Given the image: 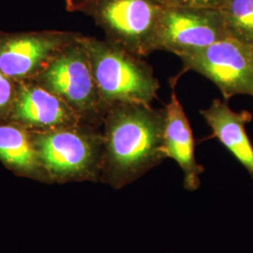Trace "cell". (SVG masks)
<instances>
[{"label":"cell","mask_w":253,"mask_h":253,"mask_svg":"<svg viewBox=\"0 0 253 253\" xmlns=\"http://www.w3.org/2000/svg\"><path fill=\"white\" fill-rule=\"evenodd\" d=\"M101 169L110 183L122 188L166 159L163 150L165 109L117 102L105 112Z\"/></svg>","instance_id":"6da1fadb"},{"label":"cell","mask_w":253,"mask_h":253,"mask_svg":"<svg viewBox=\"0 0 253 253\" xmlns=\"http://www.w3.org/2000/svg\"><path fill=\"white\" fill-rule=\"evenodd\" d=\"M84 42L105 112L117 102L150 104L157 98L160 82L143 57L108 41L84 37Z\"/></svg>","instance_id":"7a4b0ae2"},{"label":"cell","mask_w":253,"mask_h":253,"mask_svg":"<svg viewBox=\"0 0 253 253\" xmlns=\"http://www.w3.org/2000/svg\"><path fill=\"white\" fill-rule=\"evenodd\" d=\"M103 29L106 41L140 57L156 51V35L163 7L160 0H65Z\"/></svg>","instance_id":"3957f363"},{"label":"cell","mask_w":253,"mask_h":253,"mask_svg":"<svg viewBox=\"0 0 253 253\" xmlns=\"http://www.w3.org/2000/svg\"><path fill=\"white\" fill-rule=\"evenodd\" d=\"M80 35L37 74L36 84L61 98L85 124L102 122L105 109L95 81L87 49Z\"/></svg>","instance_id":"277c9868"},{"label":"cell","mask_w":253,"mask_h":253,"mask_svg":"<svg viewBox=\"0 0 253 253\" xmlns=\"http://www.w3.org/2000/svg\"><path fill=\"white\" fill-rule=\"evenodd\" d=\"M184 71L212 82L225 100L236 95L253 97V46L227 38L178 55Z\"/></svg>","instance_id":"5b68a950"},{"label":"cell","mask_w":253,"mask_h":253,"mask_svg":"<svg viewBox=\"0 0 253 253\" xmlns=\"http://www.w3.org/2000/svg\"><path fill=\"white\" fill-rule=\"evenodd\" d=\"M84 124L54 129L39 139L38 156L55 175L86 178L101 169L103 138Z\"/></svg>","instance_id":"8992f818"},{"label":"cell","mask_w":253,"mask_h":253,"mask_svg":"<svg viewBox=\"0 0 253 253\" xmlns=\"http://www.w3.org/2000/svg\"><path fill=\"white\" fill-rule=\"evenodd\" d=\"M227 38L220 9L164 6L157 27L156 51L178 56Z\"/></svg>","instance_id":"52a82bcc"},{"label":"cell","mask_w":253,"mask_h":253,"mask_svg":"<svg viewBox=\"0 0 253 253\" xmlns=\"http://www.w3.org/2000/svg\"><path fill=\"white\" fill-rule=\"evenodd\" d=\"M79 36L80 34L58 31H0V71L13 80L33 78L64 46Z\"/></svg>","instance_id":"ba28073f"},{"label":"cell","mask_w":253,"mask_h":253,"mask_svg":"<svg viewBox=\"0 0 253 253\" xmlns=\"http://www.w3.org/2000/svg\"><path fill=\"white\" fill-rule=\"evenodd\" d=\"M10 116L27 126L54 129L84 123L81 117L61 98L31 83L18 85Z\"/></svg>","instance_id":"9c48e42d"},{"label":"cell","mask_w":253,"mask_h":253,"mask_svg":"<svg viewBox=\"0 0 253 253\" xmlns=\"http://www.w3.org/2000/svg\"><path fill=\"white\" fill-rule=\"evenodd\" d=\"M165 127L163 150L166 159L170 158L179 165L184 174V188L190 191L198 190L200 175L205 168L197 163L195 145L189 119L185 114L174 89L170 102L165 106Z\"/></svg>","instance_id":"30bf717a"},{"label":"cell","mask_w":253,"mask_h":253,"mask_svg":"<svg viewBox=\"0 0 253 253\" xmlns=\"http://www.w3.org/2000/svg\"><path fill=\"white\" fill-rule=\"evenodd\" d=\"M200 113L211 127L212 137L226 147L253 178V146L245 128L246 124L252 121L253 115L248 111L235 112L226 100L217 99Z\"/></svg>","instance_id":"8fae6325"},{"label":"cell","mask_w":253,"mask_h":253,"mask_svg":"<svg viewBox=\"0 0 253 253\" xmlns=\"http://www.w3.org/2000/svg\"><path fill=\"white\" fill-rule=\"evenodd\" d=\"M38 152L27 133L18 126L0 125V159L21 170H32Z\"/></svg>","instance_id":"7c38bea8"},{"label":"cell","mask_w":253,"mask_h":253,"mask_svg":"<svg viewBox=\"0 0 253 253\" xmlns=\"http://www.w3.org/2000/svg\"><path fill=\"white\" fill-rule=\"evenodd\" d=\"M220 10L229 38L253 46V0H227Z\"/></svg>","instance_id":"4fadbf2b"},{"label":"cell","mask_w":253,"mask_h":253,"mask_svg":"<svg viewBox=\"0 0 253 253\" xmlns=\"http://www.w3.org/2000/svg\"><path fill=\"white\" fill-rule=\"evenodd\" d=\"M13 81L0 71V117L10 113L12 108L18 87Z\"/></svg>","instance_id":"5bb4252c"},{"label":"cell","mask_w":253,"mask_h":253,"mask_svg":"<svg viewBox=\"0 0 253 253\" xmlns=\"http://www.w3.org/2000/svg\"><path fill=\"white\" fill-rule=\"evenodd\" d=\"M164 6L220 9L227 0H160Z\"/></svg>","instance_id":"9a60e30c"}]
</instances>
